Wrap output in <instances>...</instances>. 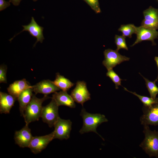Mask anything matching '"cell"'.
<instances>
[{
    "label": "cell",
    "instance_id": "cell-22",
    "mask_svg": "<svg viewBox=\"0 0 158 158\" xmlns=\"http://www.w3.org/2000/svg\"><path fill=\"white\" fill-rule=\"evenodd\" d=\"M125 90L135 95L138 97L143 104V106L148 107L157 102L158 100V98L153 99L151 97L142 96L137 94L135 92H133L128 90L127 88L123 87Z\"/></svg>",
    "mask_w": 158,
    "mask_h": 158
},
{
    "label": "cell",
    "instance_id": "cell-5",
    "mask_svg": "<svg viewBox=\"0 0 158 158\" xmlns=\"http://www.w3.org/2000/svg\"><path fill=\"white\" fill-rule=\"evenodd\" d=\"M142 111L140 118L141 124L158 126V100L150 106H143Z\"/></svg>",
    "mask_w": 158,
    "mask_h": 158
},
{
    "label": "cell",
    "instance_id": "cell-29",
    "mask_svg": "<svg viewBox=\"0 0 158 158\" xmlns=\"http://www.w3.org/2000/svg\"><path fill=\"white\" fill-rule=\"evenodd\" d=\"M154 60L155 61H156V64H157V67L158 71V57H157V56L155 57L154 58ZM158 79V75H157V77L156 79L155 80L156 81H157Z\"/></svg>",
    "mask_w": 158,
    "mask_h": 158
},
{
    "label": "cell",
    "instance_id": "cell-27",
    "mask_svg": "<svg viewBox=\"0 0 158 158\" xmlns=\"http://www.w3.org/2000/svg\"><path fill=\"white\" fill-rule=\"evenodd\" d=\"M10 2L5 0H0V11H2L10 6Z\"/></svg>",
    "mask_w": 158,
    "mask_h": 158
},
{
    "label": "cell",
    "instance_id": "cell-23",
    "mask_svg": "<svg viewBox=\"0 0 158 158\" xmlns=\"http://www.w3.org/2000/svg\"><path fill=\"white\" fill-rule=\"evenodd\" d=\"M106 73L107 76L109 77L115 84L116 89L118 88V86L121 85V79L118 75L113 70V69L107 70Z\"/></svg>",
    "mask_w": 158,
    "mask_h": 158
},
{
    "label": "cell",
    "instance_id": "cell-11",
    "mask_svg": "<svg viewBox=\"0 0 158 158\" xmlns=\"http://www.w3.org/2000/svg\"><path fill=\"white\" fill-rule=\"evenodd\" d=\"M33 137L28 125L25 124L21 129L15 132L14 139L16 143L20 147H28Z\"/></svg>",
    "mask_w": 158,
    "mask_h": 158
},
{
    "label": "cell",
    "instance_id": "cell-26",
    "mask_svg": "<svg viewBox=\"0 0 158 158\" xmlns=\"http://www.w3.org/2000/svg\"><path fill=\"white\" fill-rule=\"evenodd\" d=\"M7 67L4 65L0 66V83H7L6 72Z\"/></svg>",
    "mask_w": 158,
    "mask_h": 158
},
{
    "label": "cell",
    "instance_id": "cell-25",
    "mask_svg": "<svg viewBox=\"0 0 158 158\" xmlns=\"http://www.w3.org/2000/svg\"><path fill=\"white\" fill-rule=\"evenodd\" d=\"M89 5L96 13L101 12L98 0H83Z\"/></svg>",
    "mask_w": 158,
    "mask_h": 158
},
{
    "label": "cell",
    "instance_id": "cell-30",
    "mask_svg": "<svg viewBox=\"0 0 158 158\" xmlns=\"http://www.w3.org/2000/svg\"><path fill=\"white\" fill-rule=\"evenodd\" d=\"M34 1H37L38 0H32Z\"/></svg>",
    "mask_w": 158,
    "mask_h": 158
},
{
    "label": "cell",
    "instance_id": "cell-17",
    "mask_svg": "<svg viewBox=\"0 0 158 158\" xmlns=\"http://www.w3.org/2000/svg\"><path fill=\"white\" fill-rule=\"evenodd\" d=\"M17 99L13 96L7 93L0 92V112L7 114L13 106Z\"/></svg>",
    "mask_w": 158,
    "mask_h": 158
},
{
    "label": "cell",
    "instance_id": "cell-28",
    "mask_svg": "<svg viewBox=\"0 0 158 158\" xmlns=\"http://www.w3.org/2000/svg\"><path fill=\"white\" fill-rule=\"evenodd\" d=\"M21 0H9V1L11 2L14 6H18Z\"/></svg>",
    "mask_w": 158,
    "mask_h": 158
},
{
    "label": "cell",
    "instance_id": "cell-20",
    "mask_svg": "<svg viewBox=\"0 0 158 158\" xmlns=\"http://www.w3.org/2000/svg\"><path fill=\"white\" fill-rule=\"evenodd\" d=\"M137 27L133 24H130L121 25L118 30L122 32V35L130 38L133 34H136Z\"/></svg>",
    "mask_w": 158,
    "mask_h": 158
},
{
    "label": "cell",
    "instance_id": "cell-8",
    "mask_svg": "<svg viewBox=\"0 0 158 158\" xmlns=\"http://www.w3.org/2000/svg\"><path fill=\"white\" fill-rule=\"evenodd\" d=\"M75 102L82 106L86 102L91 99L90 94L87 90L86 83L84 81H78L71 95Z\"/></svg>",
    "mask_w": 158,
    "mask_h": 158
},
{
    "label": "cell",
    "instance_id": "cell-1",
    "mask_svg": "<svg viewBox=\"0 0 158 158\" xmlns=\"http://www.w3.org/2000/svg\"><path fill=\"white\" fill-rule=\"evenodd\" d=\"M80 115L83 118V124L79 133L83 134L89 132H94L104 140L102 137L97 132L96 129L101 123L108 121L105 116L100 114L90 113L87 112L83 108L81 110Z\"/></svg>",
    "mask_w": 158,
    "mask_h": 158
},
{
    "label": "cell",
    "instance_id": "cell-24",
    "mask_svg": "<svg viewBox=\"0 0 158 158\" xmlns=\"http://www.w3.org/2000/svg\"><path fill=\"white\" fill-rule=\"evenodd\" d=\"M126 37L123 35H116L115 36V42L117 46L116 50L118 51L121 49H124L128 50L125 40Z\"/></svg>",
    "mask_w": 158,
    "mask_h": 158
},
{
    "label": "cell",
    "instance_id": "cell-2",
    "mask_svg": "<svg viewBox=\"0 0 158 158\" xmlns=\"http://www.w3.org/2000/svg\"><path fill=\"white\" fill-rule=\"evenodd\" d=\"M145 138L139 145L150 157L158 158V131L152 130L149 125H144Z\"/></svg>",
    "mask_w": 158,
    "mask_h": 158
},
{
    "label": "cell",
    "instance_id": "cell-7",
    "mask_svg": "<svg viewBox=\"0 0 158 158\" xmlns=\"http://www.w3.org/2000/svg\"><path fill=\"white\" fill-rule=\"evenodd\" d=\"M72 125V123L70 120L62 119L59 117L54 126V138L60 140L68 139L70 136Z\"/></svg>",
    "mask_w": 158,
    "mask_h": 158
},
{
    "label": "cell",
    "instance_id": "cell-19",
    "mask_svg": "<svg viewBox=\"0 0 158 158\" xmlns=\"http://www.w3.org/2000/svg\"><path fill=\"white\" fill-rule=\"evenodd\" d=\"M53 82L57 87L63 91H67L74 85V83L59 73L56 74L55 79Z\"/></svg>",
    "mask_w": 158,
    "mask_h": 158
},
{
    "label": "cell",
    "instance_id": "cell-16",
    "mask_svg": "<svg viewBox=\"0 0 158 158\" xmlns=\"http://www.w3.org/2000/svg\"><path fill=\"white\" fill-rule=\"evenodd\" d=\"M32 87L25 79H23L14 81L9 85L7 89L8 93L17 100L19 95L23 91Z\"/></svg>",
    "mask_w": 158,
    "mask_h": 158
},
{
    "label": "cell",
    "instance_id": "cell-21",
    "mask_svg": "<svg viewBox=\"0 0 158 158\" xmlns=\"http://www.w3.org/2000/svg\"><path fill=\"white\" fill-rule=\"evenodd\" d=\"M139 73L145 81V85L150 97L153 99H155L157 95L158 94V87L156 84V81L155 80L154 81H151L144 77L140 73Z\"/></svg>",
    "mask_w": 158,
    "mask_h": 158
},
{
    "label": "cell",
    "instance_id": "cell-6",
    "mask_svg": "<svg viewBox=\"0 0 158 158\" xmlns=\"http://www.w3.org/2000/svg\"><path fill=\"white\" fill-rule=\"evenodd\" d=\"M104 59L102 61L103 65L107 70L112 69L123 62L128 61L130 58L121 55L118 51L108 49L104 52Z\"/></svg>",
    "mask_w": 158,
    "mask_h": 158
},
{
    "label": "cell",
    "instance_id": "cell-4",
    "mask_svg": "<svg viewBox=\"0 0 158 158\" xmlns=\"http://www.w3.org/2000/svg\"><path fill=\"white\" fill-rule=\"evenodd\" d=\"M59 107L53 99L48 104L42 107L41 117L43 121L50 127L54 126L60 117L58 112Z\"/></svg>",
    "mask_w": 158,
    "mask_h": 158
},
{
    "label": "cell",
    "instance_id": "cell-3",
    "mask_svg": "<svg viewBox=\"0 0 158 158\" xmlns=\"http://www.w3.org/2000/svg\"><path fill=\"white\" fill-rule=\"evenodd\" d=\"M49 98L47 95L41 98L37 97L33 95L31 101L26 108L23 117L25 124L29 125L31 122L38 121L41 117L43 102Z\"/></svg>",
    "mask_w": 158,
    "mask_h": 158
},
{
    "label": "cell",
    "instance_id": "cell-14",
    "mask_svg": "<svg viewBox=\"0 0 158 158\" xmlns=\"http://www.w3.org/2000/svg\"><path fill=\"white\" fill-rule=\"evenodd\" d=\"M32 89L35 94L41 93L47 95L61 90L49 80H44L39 82L32 86Z\"/></svg>",
    "mask_w": 158,
    "mask_h": 158
},
{
    "label": "cell",
    "instance_id": "cell-9",
    "mask_svg": "<svg viewBox=\"0 0 158 158\" xmlns=\"http://www.w3.org/2000/svg\"><path fill=\"white\" fill-rule=\"evenodd\" d=\"M54 139L53 132L44 136L33 137L28 148L33 153L38 154L45 149Z\"/></svg>",
    "mask_w": 158,
    "mask_h": 158
},
{
    "label": "cell",
    "instance_id": "cell-12",
    "mask_svg": "<svg viewBox=\"0 0 158 158\" xmlns=\"http://www.w3.org/2000/svg\"><path fill=\"white\" fill-rule=\"evenodd\" d=\"M136 34L137 39L130 47H133L144 40L151 41L152 45H156L154 40L158 38V31L156 30L149 29L141 26L137 27Z\"/></svg>",
    "mask_w": 158,
    "mask_h": 158
},
{
    "label": "cell",
    "instance_id": "cell-10",
    "mask_svg": "<svg viewBox=\"0 0 158 158\" xmlns=\"http://www.w3.org/2000/svg\"><path fill=\"white\" fill-rule=\"evenodd\" d=\"M144 18L141 26L147 28L158 29V9L150 6L143 12Z\"/></svg>",
    "mask_w": 158,
    "mask_h": 158
},
{
    "label": "cell",
    "instance_id": "cell-18",
    "mask_svg": "<svg viewBox=\"0 0 158 158\" xmlns=\"http://www.w3.org/2000/svg\"><path fill=\"white\" fill-rule=\"evenodd\" d=\"M32 91V87L28 88L23 91L18 98L20 112L23 117L26 108L31 101L33 95Z\"/></svg>",
    "mask_w": 158,
    "mask_h": 158
},
{
    "label": "cell",
    "instance_id": "cell-15",
    "mask_svg": "<svg viewBox=\"0 0 158 158\" xmlns=\"http://www.w3.org/2000/svg\"><path fill=\"white\" fill-rule=\"evenodd\" d=\"M52 99H53L59 106H65L71 108H75V101L67 91H62L54 93Z\"/></svg>",
    "mask_w": 158,
    "mask_h": 158
},
{
    "label": "cell",
    "instance_id": "cell-13",
    "mask_svg": "<svg viewBox=\"0 0 158 158\" xmlns=\"http://www.w3.org/2000/svg\"><path fill=\"white\" fill-rule=\"evenodd\" d=\"M23 29L20 32L15 35L9 40L11 41L17 35L24 31H28L30 34L37 38V40L34 45L35 47L37 43L40 42L42 43L44 39L43 32L44 28L39 26L35 20L34 18L32 17L30 23L27 25H22Z\"/></svg>",
    "mask_w": 158,
    "mask_h": 158
}]
</instances>
